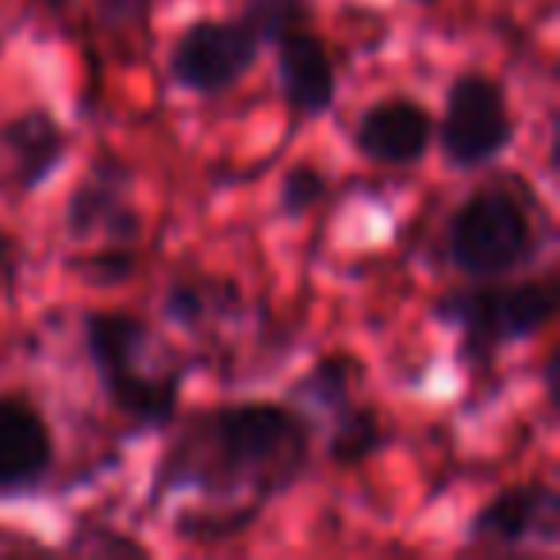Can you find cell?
Here are the masks:
<instances>
[{
    "instance_id": "4fadbf2b",
    "label": "cell",
    "mask_w": 560,
    "mask_h": 560,
    "mask_svg": "<svg viewBox=\"0 0 560 560\" xmlns=\"http://www.w3.org/2000/svg\"><path fill=\"white\" fill-rule=\"evenodd\" d=\"M234 307H238V292L219 280H180L165 292V315L180 327H200Z\"/></svg>"
},
{
    "instance_id": "e0dca14e",
    "label": "cell",
    "mask_w": 560,
    "mask_h": 560,
    "mask_svg": "<svg viewBox=\"0 0 560 560\" xmlns=\"http://www.w3.org/2000/svg\"><path fill=\"white\" fill-rule=\"evenodd\" d=\"M323 196H327L323 173H315L312 165H296V170L284 173V185H280V211L289 219H300V215H307Z\"/></svg>"
},
{
    "instance_id": "ba28073f",
    "label": "cell",
    "mask_w": 560,
    "mask_h": 560,
    "mask_svg": "<svg viewBox=\"0 0 560 560\" xmlns=\"http://www.w3.org/2000/svg\"><path fill=\"white\" fill-rule=\"evenodd\" d=\"M55 465V438L24 396H0V495L32 491Z\"/></svg>"
},
{
    "instance_id": "7a4b0ae2",
    "label": "cell",
    "mask_w": 560,
    "mask_h": 560,
    "mask_svg": "<svg viewBox=\"0 0 560 560\" xmlns=\"http://www.w3.org/2000/svg\"><path fill=\"white\" fill-rule=\"evenodd\" d=\"M85 346L108 388L112 404L139 427H165L177 415L180 376L177 373H150V327L135 315H89Z\"/></svg>"
},
{
    "instance_id": "8fae6325",
    "label": "cell",
    "mask_w": 560,
    "mask_h": 560,
    "mask_svg": "<svg viewBox=\"0 0 560 560\" xmlns=\"http://www.w3.org/2000/svg\"><path fill=\"white\" fill-rule=\"evenodd\" d=\"M277 73L280 93L304 116H319L335 101V66L312 32L292 27L277 39Z\"/></svg>"
},
{
    "instance_id": "44dd1931",
    "label": "cell",
    "mask_w": 560,
    "mask_h": 560,
    "mask_svg": "<svg viewBox=\"0 0 560 560\" xmlns=\"http://www.w3.org/2000/svg\"><path fill=\"white\" fill-rule=\"evenodd\" d=\"M16 269H20V249L9 234L0 231V296L16 284Z\"/></svg>"
},
{
    "instance_id": "2e32d148",
    "label": "cell",
    "mask_w": 560,
    "mask_h": 560,
    "mask_svg": "<svg viewBox=\"0 0 560 560\" xmlns=\"http://www.w3.org/2000/svg\"><path fill=\"white\" fill-rule=\"evenodd\" d=\"M261 43H277L284 32L304 24V0H249L242 12Z\"/></svg>"
},
{
    "instance_id": "277c9868",
    "label": "cell",
    "mask_w": 560,
    "mask_h": 560,
    "mask_svg": "<svg viewBox=\"0 0 560 560\" xmlns=\"http://www.w3.org/2000/svg\"><path fill=\"white\" fill-rule=\"evenodd\" d=\"M438 319L460 330L468 358H491L495 350L522 338H534L557 315V284L552 280H522V284H480L445 296L434 307Z\"/></svg>"
},
{
    "instance_id": "7c38bea8",
    "label": "cell",
    "mask_w": 560,
    "mask_h": 560,
    "mask_svg": "<svg viewBox=\"0 0 560 560\" xmlns=\"http://www.w3.org/2000/svg\"><path fill=\"white\" fill-rule=\"evenodd\" d=\"M0 142L16 158L20 188H39L58 173L66 158V131L50 112H24L12 124L0 127Z\"/></svg>"
},
{
    "instance_id": "7402d4cb",
    "label": "cell",
    "mask_w": 560,
    "mask_h": 560,
    "mask_svg": "<svg viewBox=\"0 0 560 560\" xmlns=\"http://www.w3.org/2000/svg\"><path fill=\"white\" fill-rule=\"evenodd\" d=\"M43 9H62V4H70V0H39Z\"/></svg>"
},
{
    "instance_id": "52a82bcc",
    "label": "cell",
    "mask_w": 560,
    "mask_h": 560,
    "mask_svg": "<svg viewBox=\"0 0 560 560\" xmlns=\"http://www.w3.org/2000/svg\"><path fill=\"white\" fill-rule=\"evenodd\" d=\"M560 499L545 483H522V488H506L491 495L488 503L476 511L468 534L476 541L503 545V549H518V545H552L560 529Z\"/></svg>"
},
{
    "instance_id": "8992f818",
    "label": "cell",
    "mask_w": 560,
    "mask_h": 560,
    "mask_svg": "<svg viewBox=\"0 0 560 560\" xmlns=\"http://www.w3.org/2000/svg\"><path fill=\"white\" fill-rule=\"evenodd\" d=\"M265 43L249 27V20H200L173 47V78L200 96L226 93L234 81L246 78Z\"/></svg>"
},
{
    "instance_id": "ffe728a7",
    "label": "cell",
    "mask_w": 560,
    "mask_h": 560,
    "mask_svg": "<svg viewBox=\"0 0 560 560\" xmlns=\"http://www.w3.org/2000/svg\"><path fill=\"white\" fill-rule=\"evenodd\" d=\"M150 0H101V20L104 24H131V20L147 16Z\"/></svg>"
},
{
    "instance_id": "3957f363",
    "label": "cell",
    "mask_w": 560,
    "mask_h": 560,
    "mask_svg": "<svg viewBox=\"0 0 560 560\" xmlns=\"http://www.w3.org/2000/svg\"><path fill=\"white\" fill-rule=\"evenodd\" d=\"M537 249V223L522 192L488 185L457 208L450 223V257L472 280H495Z\"/></svg>"
},
{
    "instance_id": "5bb4252c",
    "label": "cell",
    "mask_w": 560,
    "mask_h": 560,
    "mask_svg": "<svg viewBox=\"0 0 560 560\" xmlns=\"http://www.w3.org/2000/svg\"><path fill=\"white\" fill-rule=\"evenodd\" d=\"M384 434H381V419L376 411L358 404H346L335 411V438H330V460L342 468H353L361 460H369L381 450Z\"/></svg>"
},
{
    "instance_id": "9c48e42d",
    "label": "cell",
    "mask_w": 560,
    "mask_h": 560,
    "mask_svg": "<svg viewBox=\"0 0 560 560\" xmlns=\"http://www.w3.org/2000/svg\"><path fill=\"white\" fill-rule=\"evenodd\" d=\"M127 173L119 165H101L73 192L66 208V231L73 238H101L104 246H131L139 238V215L127 203Z\"/></svg>"
},
{
    "instance_id": "9a60e30c",
    "label": "cell",
    "mask_w": 560,
    "mask_h": 560,
    "mask_svg": "<svg viewBox=\"0 0 560 560\" xmlns=\"http://www.w3.org/2000/svg\"><path fill=\"white\" fill-rule=\"evenodd\" d=\"M353 373H358V365H353L350 358H327L312 369V376L300 384V392L312 399V407H323V411L335 415L338 407L350 404Z\"/></svg>"
},
{
    "instance_id": "30bf717a",
    "label": "cell",
    "mask_w": 560,
    "mask_h": 560,
    "mask_svg": "<svg viewBox=\"0 0 560 560\" xmlns=\"http://www.w3.org/2000/svg\"><path fill=\"white\" fill-rule=\"evenodd\" d=\"M430 139H434V119L407 96L373 104L358 124V150L381 165L419 162L430 150Z\"/></svg>"
},
{
    "instance_id": "ac0fdd59",
    "label": "cell",
    "mask_w": 560,
    "mask_h": 560,
    "mask_svg": "<svg viewBox=\"0 0 560 560\" xmlns=\"http://www.w3.org/2000/svg\"><path fill=\"white\" fill-rule=\"evenodd\" d=\"M135 254H127V246H104V254H93L89 261H78V272L89 284H119L131 272Z\"/></svg>"
},
{
    "instance_id": "5b68a950",
    "label": "cell",
    "mask_w": 560,
    "mask_h": 560,
    "mask_svg": "<svg viewBox=\"0 0 560 560\" xmlns=\"http://www.w3.org/2000/svg\"><path fill=\"white\" fill-rule=\"evenodd\" d=\"M514 139L511 112L503 89L480 73H460L445 96L442 116V150L453 165L472 170L499 158Z\"/></svg>"
},
{
    "instance_id": "6da1fadb",
    "label": "cell",
    "mask_w": 560,
    "mask_h": 560,
    "mask_svg": "<svg viewBox=\"0 0 560 560\" xmlns=\"http://www.w3.org/2000/svg\"><path fill=\"white\" fill-rule=\"evenodd\" d=\"M312 457V427L292 407L231 404L203 411L158 460L150 499L200 491L211 499H257L289 491Z\"/></svg>"
},
{
    "instance_id": "d6986e66",
    "label": "cell",
    "mask_w": 560,
    "mask_h": 560,
    "mask_svg": "<svg viewBox=\"0 0 560 560\" xmlns=\"http://www.w3.org/2000/svg\"><path fill=\"white\" fill-rule=\"evenodd\" d=\"M73 549H81V552H124V557H147V549H142L139 541H131V537H108V529H104V534H96L93 541H89V537H81V541H73Z\"/></svg>"
}]
</instances>
